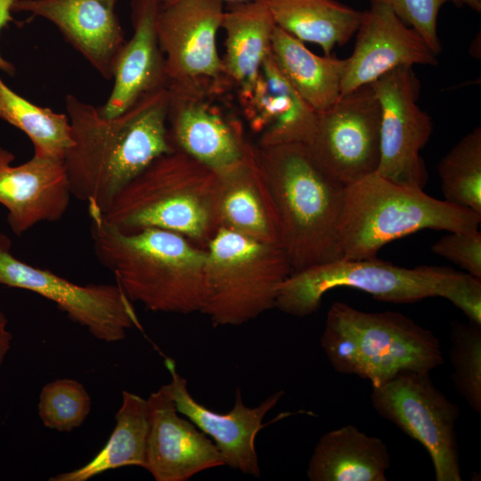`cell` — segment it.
<instances>
[{"label":"cell","mask_w":481,"mask_h":481,"mask_svg":"<svg viewBox=\"0 0 481 481\" xmlns=\"http://www.w3.org/2000/svg\"><path fill=\"white\" fill-rule=\"evenodd\" d=\"M167 86L106 118L73 94L65 97L72 143L63 159L72 196L103 215L118 192L160 156L172 152Z\"/></svg>","instance_id":"1"},{"label":"cell","mask_w":481,"mask_h":481,"mask_svg":"<svg viewBox=\"0 0 481 481\" xmlns=\"http://www.w3.org/2000/svg\"><path fill=\"white\" fill-rule=\"evenodd\" d=\"M88 216L96 258L133 303L152 312H200L206 294L205 248L167 230L123 232L100 214Z\"/></svg>","instance_id":"2"},{"label":"cell","mask_w":481,"mask_h":481,"mask_svg":"<svg viewBox=\"0 0 481 481\" xmlns=\"http://www.w3.org/2000/svg\"><path fill=\"white\" fill-rule=\"evenodd\" d=\"M256 153L292 273L341 259L338 229L345 187L317 166L303 143L258 146Z\"/></svg>","instance_id":"3"},{"label":"cell","mask_w":481,"mask_h":481,"mask_svg":"<svg viewBox=\"0 0 481 481\" xmlns=\"http://www.w3.org/2000/svg\"><path fill=\"white\" fill-rule=\"evenodd\" d=\"M216 188V172L175 150L131 180L101 216L123 232L159 228L206 248L218 230Z\"/></svg>","instance_id":"4"},{"label":"cell","mask_w":481,"mask_h":481,"mask_svg":"<svg viewBox=\"0 0 481 481\" xmlns=\"http://www.w3.org/2000/svg\"><path fill=\"white\" fill-rule=\"evenodd\" d=\"M321 346L333 369L378 387L404 371H428L444 363L437 338L398 312H364L333 303Z\"/></svg>","instance_id":"5"},{"label":"cell","mask_w":481,"mask_h":481,"mask_svg":"<svg viewBox=\"0 0 481 481\" xmlns=\"http://www.w3.org/2000/svg\"><path fill=\"white\" fill-rule=\"evenodd\" d=\"M481 216L393 183L377 172L345 187L338 229L341 259L376 257L386 244L423 229L478 230Z\"/></svg>","instance_id":"6"},{"label":"cell","mask_w":481,"mask_h":481,"mask_svg":"<svg viewBox=\"0 0 481 481\" xmlns=\"http://www.w3.org/2000/svg\"><path fill=\"white\" fill-rule=\"evenodd\" d=\"M205 249L200 313L214 326H239L274 307L280 286L292 273L281 246L219 228Z\"/></svg>","instance_id":"7"},{"label":"cell","mask_w":481,"mask_h":481,"mask_svg":"<svg viewBox=\"0 0 481 481\" xmlns=\"http://www.w3.org/2000/svg\"><path fill=\"white\" fill-rule=\"evenodd\" d=\"M463 273L444 266H396L377 257L338 259L291 273L278 290L274 307L293 316L316 312L324 294L348 287L391 303H412L430 297L448 299Z\"/></svg>","instance_id":"8"},{"label":"cell","mask_w":481,"mask_h":481,"mask_svg":"<svg viewBox=\"0 0 481 481\" xmlns=\"http://www.w3.org/2000/svg\"><path fill=\"white\" fill-rule=\"evenodd\" d=\"M221 0H177L161 4L157 16L168 86L218 96L232 86L216 49Z\"/></svg>","instance_id":"9"},{"label":"cell","mask_w":481,"mask_h":481,"mask_svg":"<svg viewBox=\"0 0 481 481\" xmlns=\"http://www.w3.org/2000/svg\"><path fill=\"white\" fill-rule=\"evenodd\" d=\"M0 284L29 290L53 302L69 320L97 339L118 342L142 326L133 302L117 284L74 283L50 270L16 258L12 241L0 232Z\"/></svg>","instance_id":"10"},{"label":"cell","mask_w":481,"mask_h":481,"mask_svg":"<svg viewBox=\"0 0 481 481\" xmlns=\"http://www.w3.org/2000/svg\"><path fill=\"white\" fill-rule=\"evenodd\" d=\"M371 401L428 452L436 481H461L455 425L459 408L438 390L429 372L404 371L372 387Z\"/></svg>","instance_id":"11"},{"label":"cell","mask_w":481,"mask_h":481,"mask_svg":"<svg viewBox=\"0 0 481 481\" xmlns=\"http://www.w3.org/2000/svg\"><path fill=\"white\" fill-rule=\"evenodd\" d=\"M380 117L371 86H360L317 112L314 132L305 145L317 166L346 187L378 170Z\"/></svg>","instance_id":"12"},{"label":"cell","mask_w":481,"mask_h":481,"mask_svg":"<svg viewBox=\"0 0 481 481\" xmlns=\"http://www.w3.org/2000/svg\"><path fill=\"white\" fill-rule=\"evenodd\" d=\"M380 104V159L377 173L400 185L423 190L428 175L420 151L431 118L417 104L420 84L412 67H398L370 84Z\"/></svg>","instance_id":"13"},{"label":"cell","mask_w":481,"mask_h":481,"mask_svg":"<svg viewBox=\"0 0 481 481\" xmlns=\"http://www.w3.org/2000/svg\"><path fill=\"white\" fill-rule=\"evenodd\" d=\"M356 41L346 59L341 95L370 85L402 66L436 65V54L423 38L395 13L387 0H369Z\"/></svg>","instance_id":"14"},{"label":"cell","mask_w":481,"mask_h":481,"mask_svg":"<svg viewBox=\"0 0 481 481\" xmlns=\"http://www.w3.org/2000/svg\"><path fill=\"white\" fill-rule=\"evenodd\" d=\"M167 129L175 150L216 174L243 160L254 149L240 124L212 102L213 97L168 86Z\"/></svg>","instance_id":"15"},{"label":"cell","mask_w":481,"mask_h":481,"mask_svg":"<svg viewBox=\"0 0 481 481\" xmlns=\"http://www.w3.org/2000/svg\"><path fill=\"white\" fill-rule=\"evenodd\" d=\"M165 365L171 376L166 384L178 412L189 419L217 447L225 466L243 474L259 477L261 469L256 449V437L263 428L266 414L284 395L277 391L255 407L247 406L241 390H235L232 408L224 413L214 412L197 402L190 394L187 381L176 371L175 363L166 358Z\"/></svg>","instance_id":"16"},{"label":"cell","mask_w":481,"mask_h":481,"mask_svg":"<svg viewBox=\"0 0 481 481\" xmlns=\"http://www.w3.org/2000/svg\"><path fill=\"white\" fill-rule=\"evenodd\" d=\"M149 428L143 469L156 481H187L198 473L224 466L214 442L181 417L165 385L147 398Z\"/></svg>","instance_id":"17"},{"label":"cell","mask_w":481,"mask_h":481,"mask_svg":"<svg viewBox=\"0 0 481 481\" xmlns=\"http://www.w3.org/2000/svg\"><path fill=\"white\" fill-rule=\"evenodd\" d=\"M15 156L0 147V204L17 236L44 222L60 221L72 197L63 160L33 155L13 165Z\"/></svg>","instance_id":"18"},{"label":"cell","mask_w":481,"mask_h":481,"mask_svg":"<svg viewBox=\"0 0 481 481\" xmlns=\"http://www.w3.org/2000/svg\"><path fill=\"white\" fill-rule=\"evenodd\" d=\"M118 0H16L12 12H26L53 23L103 78L111 79L125 34L116 13Z\"/></svg>","instance_id":"19"},{"label":"cell","mask_w":481,"mask_h":481,"mask_svg":"<svg viewBox=\"0 0 481 481\" xmlns=\"http://www.w3.org/2000/svg\"><path fill=\"white\" fill-rule=\"evenodd\" d=\"M160 0H132L133 35L126 40L112 65L113 87L103 105L102 116L123 113L147 94L168 85L165 59L157 32Z\"/></svg>","instance_id":"20"},{"label":"cell","mask_w":481,"mask_h":481,"mask_svg":"<svg viewBox=\"0 0 481 481\" xmlns=\"http://www.w3.org/2000/svg\"><path fill=\"white\" fill-rule=\"evenodd\" d=\"M259 147L307 144L315 129L317 112L283 77L271 53L265 59L251 92L240 99Z\"/></svg>","instance_id":"21"},{"label":"cell","mask_w":481,"mask_h":481,"mask_svg":"<svg viewBox=\"0 0 481 481\" xmlns=\"http://www.w3.org/2000/svg\"><path fill=\"white\" fill-rule=\"evenodd\" d=\"M216 216L218 229L281 246L278 213L256 147L243 160L217 174Z\"/></svg>","instance_id":"22"},{"label":"cell","mask_w":481,"mask_h":481,"mask_svg":"<svg viewBox=\"0 0 481 481\" xmlns=\"http://www.w3.org/2000/svg\"><path fill=\"white\" fill-rule=\"evenodd\" d=\"M275 26L261 0L231 3L224 12L221 28L225 32V53L222 61L239 99L251 92L261 66L271 53Z\"/></svg>","instance_id":"23"},{"label":"cell","mask_w":481,"mask_h":481,"mask_svg":"<svg viewBox=\"0 0 481 481\" xmlns=\"http://www.w3.org/2000/svg\"><path fill=\"white\" fill-rule=\"evenodd\" d=\"M390 457L386 444L353 425L322 435L308 462L311 481H386Z\"/></svg>","instance_id":"24"},{"label":"cell","mask_w":481,"mask_h":481,"mask_svg":"<svg viewBox=\"0 0 481 481\" xmlns=\"http://www.w3.org/2000/svg\"><path fill=\"white\" fill-rule=\"evenodd\" d=\"M271 54L283 77L316 112L330 108L340 97L346 59L316 55L304 42L277 26Z\"/></svg>","instance_id":"25"},{"label":"cell","mask_w":481,"mask_h":481,"mask_svg":"<svg viewBox=\"0 0 481 481\" xmlns=\"http://www.w3.org/2000/svg\"><path fill=\"white\" fill-rule=\"evenodd\" d=\"M277 27L302 42L319 45L330 55L357 31L363 12L336 0H261Z\"/></svg>","instance_id":"26"},{"label":"cell","mask_w":481,"mask_h":481,"mask_svg":"<svg viewBox=\"0 0 481 481\" xmlns=\"http://www.w3.org/2000/svg\"><path fill=\"white\" fill-rule=\"evenodd\" d=\"M116 425L106 444L84 466L60 473L50 481H86L108 470L145 464L149 414L147 399L129 391L122 392Z\"/></svg>","instance_id":"27"},{"label":"cell","mask_w":481,"mask_h":481,"mask_svg":"<svg viewBox=\"0 0 481 481\" xmlns=\"http://www.w3.org/2000/svg\"><path fill=\"white\" fill-rule=\"evenodd\" d=\"M0 118L23 132L34 146V155L63 160L70 147L67 114L37 105L10 88L0 77Z\"/></svg>","instance_id":"28"},{"label":"cell","mask_w":481,"mask_h":481,"mask_svg":"<svg viewBox=\"0 0 481 481\" xmlns=\"http://www.w3.org/2000/svg\"><path fill=\"white\" fill-rule=\"evenodd\" d=\"M445 201L481 216V128L461 138L438 165Z\"/></svg>","instance_id":"29"},{"label":"cell","mask_w":481,"mask_h":481,"mask_svg":"<svg viewBox=\"0 0 481 481\" xmlns=\"http://www.w3.org/2000/svg\"><path fill=\"white\" fill-rule=\"evenodd\" d=\"M450 339L453 384L469 406L481 413V324L455 322Z\"/></svg>","instance_id":"30"},{"label":"cell","mask_w":481,"mask_h":481,"mask_svg":"<svg viewBox=\"0 0 481 481\" xmlns=\"http://www.w3.org/2000/svg\"><path fill=\"white\" fill-rule=\"evenodd\" d=\"M91 397L73 379H58L45 384L38 401V416L44 426L60 432L79 428L91 412Z\"/></svg>","instance_id":"31"},{"label":"cell","mask_w":481,"mask_h":481,"mask_svg":"<svg viewBox=\"0 0 481 481\" xmlns=\"http://www.w3.org/2000/svg\"><path fill=\"white\" fill-rule=\"evenodd\" d=\"M387 2L400 20L413 29L436 55L441 52L436 30L439 10L448 2L456 5L461 4V0H387Z\"/></svg>","instance_id":"32"},{"label":"cell","mask_w":481,"mask_h":481,"mask_svg":"<svg viewBox=\"0 0 481 481\" xmlns=\"http://www.w3.org/2000/svg\"><path fill=\"white\" fill-rule=\"evenodd\" d=\"M431 250L481 279V232L478 230L448 232L432 245Z\"/></svg>","instance_id":"33"},{"label":"cell","mask_w":481,"mask_h":481,"mask_svg":"<svg viewBox=\"0 0 481 481\" xmlns=\"http://www.w3.org/2000/svg\"><path fill=\"white\" fill-rule=\"evenodd\" d=\"M16 0H0V31L12 20V5ZM0 70L13 75L15 67L0 53Z\"/></svg>","instance_id":"34"},{"label":"cell","mask_w":481,"mask_h":481,"mask_svg":"<svg viewBox=\"0 0 481 481\" xmlns=\"http://www.w3.org/2000/svg\"><path fill=\"white\" fill-rule=\"evenodd\" d=\"M12 334L8 328V319L0 311V371L11 349Z\"/></svg>","instance_id":"35"},{"label":"cell","mask_w":481,"mask_h":481,"mask_svg":"<svg viewBox=\"0 0 481 481\" xmlns=\"http://www.w3.org/2000/svg\"><path fill=\"white\" fill-rule=\"evenodd\" d=\"M461 4H467L476 12L481 11V0H461Z\"/></svg>","instance_id":"36"},{"label":"cell","mask_w":481,"mask_h":481,"mask_svg":"<svg viewBox=\"0 0 481 481\" xmlns=\"http://www.w3.org/2000/svg\"><path fill=\"white\" fill-rule=\"evenodd\" d=\"M175 1H177V0H160V4H171ZM222 2L224 1H228L230 3H237V2H245V1H249V0H221Z\"/></svg>","instance_id":"37"}]
</instances>
